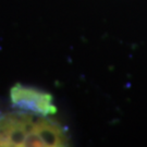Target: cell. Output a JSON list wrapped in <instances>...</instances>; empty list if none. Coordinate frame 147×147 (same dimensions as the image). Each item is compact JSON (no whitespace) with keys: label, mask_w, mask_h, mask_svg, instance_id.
<instances>
[{"label":"cell","mask_w":147,"mask_h":147,"mask_svg":"<svg viewBox=\"0 0 147 147\" xmlns=\"http://www.w3.org/2000/svg\"><path fill=\"white\" fill-rule=\"evenodd\" d=\"M12 100L16 105L23 106L42 113H53L56 109L51 105V97L39 92L16 86L12 89Z\"/></svg>","instance_id":"1"}]
</instances>
